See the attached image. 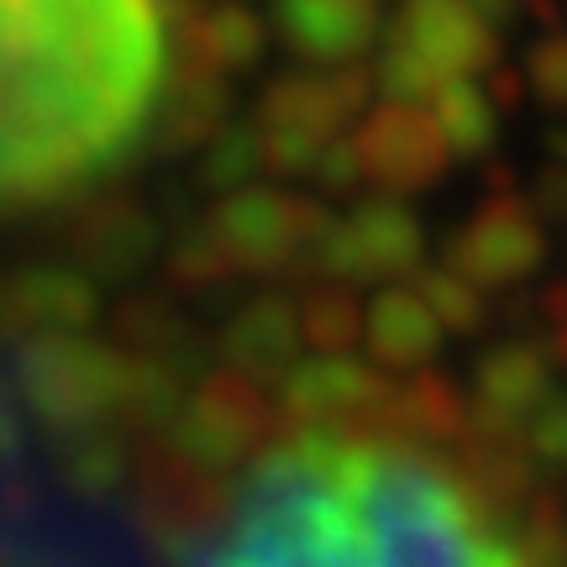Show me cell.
Returning a JSON list of instances; mask_svg holds the SVG:
<instances>
[{
    "label": "cell",
    "instance_id": "1",
    "mask_svg": "<svg viewBox=\"0 0 567 567\" xmlns=\"http://www.w3.org/2000/svg\"><path fill=\"white\" fill-rule=\"evenodd\" d=\"M195 567H515V547L442 457L305 431L237 478Z\"/></svg>",
    "mask_w": 567,
    "mask_h": 567
},
{
    "label": "cell",
    "instance_id": "2",
    "mask_svg": "<svg viewBox=\"0 0 567 567\" xmlns=\"http://www.w3.org/2000/svg\"><path fill=\"white\" fill-rule=\"evenodd\" d=\"M163 74L158 0H0V210L63 200L122 163Z\"/></svg>",
    "mask_w": 567,
    "mask_h": 567
}]
</instances>
